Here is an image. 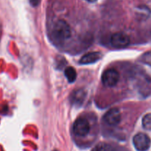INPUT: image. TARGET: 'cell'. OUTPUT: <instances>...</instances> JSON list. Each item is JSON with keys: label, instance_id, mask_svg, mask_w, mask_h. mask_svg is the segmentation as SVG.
Returning a JSON list of instances; mask_svg holds the SVG:
<instances>
[{"label": "cell", "instance_id": "7", "mask_svg": "<svg viewBox=\"0 0 151 151\" xmlns=\"http://www.w3.org/2000/svg\"><path fill=\"white\" fill-rule=\"evenodd\" d=\"M139 90L143 95H148L151 91V80L150 78L145 75L139 80Z\"/></svg>", "mask_w": 151, "mask_h": 151}, {"label": "cell", "instance_id": "15", "mask_svg": "<svg viewBox=\"0 0 151 151\" xmlns=\"http://www.w3.org/2000/svg\"><path fill=\"white\" fill-rule=\"evenodd\" d=\"M1 23H0V38H1Z\"/></svg>", "mask_w": 151, "mask_h": 151}, {"label": "cell", "instance_id": "10", "mask_svg": "<svg viewBox=\"0 0 151 151\" xmlns=\"http://www.w3.org/2000/svg\"><path fill=\"white\" fill-rule=\"evenodd\" d=\"M65 76L67 78L68 81L69 83H73L74 81L76 80L77 78V72L75 69L72 66H69V67L66 68L64 71Z\"/></svg>", "mask_w": 151, "mask_h": 151}, {"label": "cell", "instance_id": "1", "mask_svg": "<svg viewBox=\"0 0 151 151\" xmlns=\"http://www.w3.org/2000/svg\"><path fill=\"white\" fill-rule=\"evenodd\" d=\"M53 35L59 41H64L71 36V29L69 24L64 20H59L53 27Z\"/></svg>", "mask_w": 151, "mask_h": 151}, {"label": "cell", "instance_id": "6", "mask_svg": "<svg viewBox=\"0 0 151 151\" xmlns=\"http://www.w3.org/2000/svg\"><path fill=\"white\" fill-rule=\"evenodd\" d=\"M104 120L111 126L117 125L121 121V114L119 109L114 108L108 111L104 115Z\"/></svg>", "mask_w": 151, "mask_h": 151}, {"label": "cell", "instance_id": "4", "mask_svg": "<svg viewBox=\"0 0 151 151\" xmlns=\"http://www.w3.org/2000/svg\"><path fill=\"white\" fill-rule=\"evenodd\" d=\"M73 131L74 133L78 137H85L89 133V122L85 118H78L74 123Z\"/></svg>", "mask_w": 151, "mask_h": 151}, {"label": "cell", "instance_id": "3", "mask_svg": "<svg viewBox=\"0 0 151 151\" xmlns=\"http://www.w3.org/2000/svg\"><path fill=\"white\" fill-rule=\"evenodd\" d=\"M119 79V72L114 69H107L102 75V82L107 87H113L116 86Z\"/></svg>", "mask_w": 151, "mask_h": 151}, {"label": "cell", "instance_id": "14", "mask_svg": "<svg viewBox=\"0 0 151 151\" xmlns=\"http://www.w3.org/2000/svg\"><path fill=\"white\" fill-rule=\"evenodd\" d=\"M86 1H88V2H95L96 1H97V0H86Z\"/></svg>", "mask_w": 151, "mask_h": 151}, {"label": "cell", "instance_id": "8", "mask_svg": "<svg viewBox=\"0 0 151 151\" xmlns=\"http://www.w3.org/2000/svg\"><path fill=\"white\" fill-rule=\"evenodd\" d=\"M86 97V92L83 89H78L72 93L71 101L75 106H81Z\"/></svg>", "mask_w": 151, "mask_h": 151}, {"label": "cell", "instance_id": "9", "mask_svg": "<svg viewBox=\"0 0 151 151\" xmlns=\"http://www.w3.org/2000/svg\"><path fill=\"white\" fill-rule=\"evenodd\" d=\"M102 57V55L98 52H93L88 53L83 56L80 60V63L81 64H90L98 61Z\"/></svg>", "mask_w": 151, "mask_h": 151}, {"label": "cell", "instance_id": "13", "mask_svg": "<svg viewBox=\"0 0 151 151\" xmlns=\"http://www.w3.org/2000/svg\"><path fill=\"white\" fill-rule=\"evenodd\" d=\"M40 1L41 0H29V2L32 4V6H37L38 4H39Z\"/></svg>", "mask_w": 151, "mask_h": 151}, {"label": "cell", "instance_id": "2", "mask_svg": "<svg viewBox=\"0 0 151 151\" xmlns=\"http://www.w3.org/2000/svg\"><path fill=\"white\" fill-rule=\"evenodd\" d=\"M133 144L137 151H147L150 148L151 140L144 133H139L133 138Z\"/></svg>", "mask_w": 151, "mask_h": 151}, {"label": "cell", "instance_id": "5", "mask_svg": "<svg viewBox=\"0 0 151 151\" xmlns=\"http://www.w3.org/2000/svg\"><path fill=\"white\" fill-rule=\"evenodd\" d=\"M130 43V38L127 34L122 32H118L113 34L111 37V44L117 48H122L128 46Z\"/></svg>", "mask_w": 151, "mask_h": 151}, {"label": "cell", "instance_id": "11", "mask_svg": "<svg viewBox=\"0 0 151 151\" xmlns=\"http://www.w3.org/2000/svg\"><path fill=\"white\" fill-rule=\"evenodd\" d=\"M142 126L147 131H151V113L147 114L142 118Z\"/></svg>", "mask_w": 151, "mask_h": 151}, {"label": "cell", "instance_id": "12", "mask_svg": "<svg viewBox=\"0 0 151 151\" xmlns=\"http://www.w3.org/2000/svg\"><path fill=\"white\" fill-rule=\"evenodd\" d=\"M112 147L106 143H100L96 145L91 151H112Z\"/></svg>", "mask_w": 151, "mask_h": 151}]
</instances>
